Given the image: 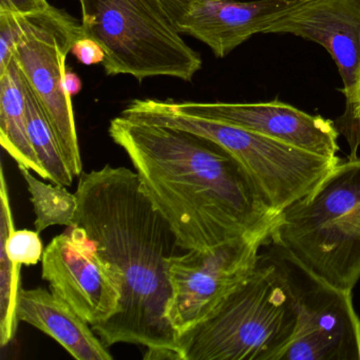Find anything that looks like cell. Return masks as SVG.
Instances as JSON below:
<instances>
[{"label": "cell", "instance_id": "cell-1", "mask_svg": "<svg viewBox=\"0 0 360 360\" xmlns=\"http://www.w3.org/2000/svg\"><path fill=\"white\" fill-rule=\"evenodd\" d=\"M109 136L127 153L183 250H210L239 238L271 239L280 214L218 143L123 115L111 121Z\"/></svg>", "mask_w": 360, "mask_h": 360}, {"label": "cell", "instance_id": "cell-2", "mask_svg": "<svg viewBox=\"0 0 360 360\" xmlns=\"http://www.w3.org/2000/svg\"><path fill=\"white\" fill-rule=\"evenodd\" d=\"M77 225L121 277L119 311L94 326L106 347H147L145 359L181 360L180 337L165 316L170 296L166 263L185 252L169 223L129 168L104 166L79 176Z\"/></svg>", "mask_w": 360, "mask_h": 360}, {"label": "cell", "instance_id": "cell-3", "mask_svg": "<svg viewBox=\"0 0 360 360\" xmlns=\"http://www.w3.org/2000/svg\"><path fill=\"white\" fill-rule=\"evenodd\" d=\"M296 321L283 259L260 256L214 315L181 337V360H281Z\"/></svg>", "mask_w": 360, "mask_h": 360}, {"label": "cell", "instance_id": "cell-4", "mask_svg": "<svg viewBox=\"0 0 360 360\" xmlns=\"http://www.w3.org/2000/svg\"><path fill=\"white\" fill-rule=\"evenodd\" d=\"M271 241L303 271L352 292L360 279V159L336 167L280 214Z\"/></svg>", "mask_w": 360, "mask_h": 360}, {"label": "cell", "instance_id": "cell-5", "mask_svg": "<svg viewBox=\"0 0 360 360\" xmlns=\"http://www.w3.org/2000/svg\"><path fill=\"white\" fill-rule=\"evenodd\" d=\"M79 1L84 37L104 48L109 77L191 82L201 70V56L185 43L161 0Z\"/></svg>", "mask_w": 360, "mask_h": 360}, {"label": "cell", "instance_id": "cell-6", "mask_svg": "<svg viewBox=\"0 0 360 360\" xmlns=\"http://www.w3.org/2000/svg\"><path fill=\"white\" fill-rule=\"evenodd\" d=\"M121 115L195 132L224 147L245 168L269 205L281 214L311 195L339 160H330L231 124L186 115L170 101L134 100Z\"/></svg>", "mask_w": 360, "mask_h": 360}, {"label": "cell", "instance_id": "cell-7", "mask_svg": "<svg viewBox=\"0 0 360 360\" xmlns=\"http://www.w3.org/2000/svg\"><path fill=\"white\" fill-rule=\"evenodd\" d=\"M20 20L22 34L13 60L43 106L71 174L81 176L83 162L65 75L67 56L75 41L84 37L82 22L53 6L41 13L20 16Z\"/></svg>", "mask_w": 360, "mask_h": 360}, {"label": "cell", "instance_id": "cell-8", "mask_svg": "<svg viewBox=\"0 0 360 360\" xmlns=\"http://www.w3.org/2000/svg\"><path fill=\"white\" fill-rule=\"evenodd\" d=\"M262 238H239L210 250H185L166 263L165 316L179 337L210 319L258 264Z\"/></svg>", "mask_w": 360, "mask_h": 360}, {"label": "cell", "instance_id": "cell-9", "mask_svg": "<svg viewBox=\"0 0 360 360\" xmlns=\"http://www.w3.org/2000/svg\"><path fill=\"white\" fill-rule=\"evenodd\" d=\"M280 256L290 274L297 314L281 360H360V319L352 292L334 288Z\"/></svg>", "mask_w": 360, "mask_h": 360}, {"label": "cell", "instance_id": "cell-10", "mask_svg": "<svg viewBox=\"0 0 360 360\" xmlns=\"http://www.w3.org/2000/svg\"><path fill=\"white\" fill-rule=\"evenodd\" d=\"M41 277L50 290L90 326L119 311L122 279L101 257L96 242L81 226L56 236L44 250Z\"/></svg>", "mask_w": 360, "mask_h": 360}, {"label": "cell", "instance_id": "cell-11", "mask_svg": "<svg viewBox=\"0 0 360 360\" xmlns=\"http://www.w3.org/2000/svg\"><path fill=\"white\" fill-rule=\"evenodd\" d=\"M264 34H292L321 45L343 83L342 131L353 120L360 89V0H296Z\"/></svg>", "mask_w": 360, "mask_h": 360}, {"label": "cell", "instance_id": "cell-12", "mask_svg": "<svg viewBox=\"0 0 360 360\" xmlns=\"http://www.w3.org/2000/svg\"><path fill=\"white\" fill-rule=\"evenodd\" d=\"M176 110L238 126L330 160H339L336 124L280 101L261 103L174 102Z\"/></svg>", "mask_w": 360, "mask_h": 360}, {"label": "cell", "instance_id": "cell-13", "mask_svg": "<svg viewBox=\"0 0 360 360\" xmlns=\"http://www.w3.org/2000/svg\"><path fill=\"white\" fill-rule=\"evenodd\" d=\"M296 0H202L193 4L176 24L181 34L205 44L223 58L266 29Z\"/></svg>", "mask_w": 360, "mask_h": 360}, {"label": "cell", "instance_id": "cell-14", "mask_svg": "<svg viewBox=\"0 0 360 360\" xmlns=\"http://www.w3.org/2000/svg\"><path fill=\"white\" fill-rule=\"evenodd\" d=\"M18 317L20 322H27L52 337L75 359H113L92 326L51 290L22 288Z\"/></svg>", "mask_w": 360, "mask_h": 360}, {"label": "cell", "instance_id": "cell-15", "mask_svg": "<svg viewBox=\"0 0 360 360\" xmlns=\"http://www.w3.org/2000/svg\"><path fill=\"white\" fill-rule=\"evenodd\" d=\"M0 144L18 165L48 180L29 138L24 77L14 60L0 73Z\"/></svg>", "mask_w": 360, "mask_h": 360}, {"label": "cell", "instance_id": "cell-16", "mask_svg": "<svg viewBox=\"0 0 360 360\" xmlns=\"http://www.w3.org/2000/svg\"><path fill=\"white\" fill-rule=\"evenodd\" d=\"M27 119L31 144L39 163L47 172L48 180L53 184L71 186L75 176L69 169L51 123L26 79Z\"/></svg>", "mask_w": 360, "mask_h": 360}, {"label": "cell", "instance_id": "cell-17", "mask_svg": "<svg viewBox=\"0 0 360 360\" xmlns=\"http://www.w3.org/2000/svg\"><path fill=\"white\" fill-rule=\"evenodd\" d=\"M20 174L26 181L30 201L34 208V226L37 233L54 225L73 227L77 225L79 199L75 193H69L66 186L46 184L30 174V169L18 165Z\"/></svg>", "mask_w": 360, "mask_h": 360}, {"label": "cell", "instance_id": "cell-18", "mask_svg": "<svg viewBox=\"0 0 360 360\" xmlns=\"http://www.w3.org/2000/svg\"><path fill=\"white\" fill-rule=\"evenodd\" d=\"M22 34L20 15L0 12V73L13 60L14 52Z\"/></svg>", "mask_w": 360, "mask_h": 360}, {"label": "cell", "instance_id": "cell-19", "mask_svg": "<svg viewBox=\"0 0 360 360\" xmlns=\"http://www.w3.org/2000/svg\"><path fill=\"white\" fill-rule=\"evenodd\" d=\"M71 53L79 60L81 64L86 66L91 65L103 64L106 58L104 48L89 37H81L75 41L71 49Z\"/></svg>", "mask_w": 360, "mask_h": 360}, {"label": "cell", "instance_id": "cell-20", "mask_svg": "<svg viewBox=\"0 0 360 360\" xmlns=\"http://www.w3.org/2000/svg\"><path fill=\"white\" fill-rule=\"evenodd\" d=\"M48 0H0V12L27 16L49 9Z\"/></svg>", "mask_w": 360, "mask_h": 360}, {"label": "cell", "instance_id": "cell-21", "mask_svg": "<svg viewBox=\"0 0 360 360\" xmlns=\"http://www.w3.org/2000/svg\"><path fill=\"white\" fill-rule=\"evenodd\" d=\"M198 1H202V0H161V3L163 4L166 11L168 12L176 26L179 20L188 11L189 8Z\"/></svg>", "mask_w": 360, "mask_h": 360}, {"label": "cell", "instance_id": "cell-22", "mask_svg": "<svg viewBox=\"0 0 360 360\" xmlns=\"http://www.w3.org/2000/svg\"><path fill=\"white\" fill-rule=\"evenodd\" d=\"M360 115V89L359 94H358L357 104H356L355 111H354L353 120H352L351 124H349V128L345 130V138L349 141V146L352 148V157L351 159H355L356 153H357L358 146L360 145V139L358 138L357 131H356V119L358 115Z\"/></svg>", "mask_w": 360, "mask_h": 360}, {"label": "cell", "instance_id": "cell-23", "mask_svg": "<svg viewBox=\"0 0 360 360\" xmlns=\"http://www.w3.org/2000/svg\"><path fill=\"white\" fill-rule=\"evenodd\" d=\"M82 81L79 79V75L73 71L66 70V75H65V88H66L67 94L72 98V96H77L81 92Z\"/></svg>", "mask_w": 360, "mask_h": 360}, {"label": "cell", "instance_id": "cell-24", "mask_svg": "<svg viewBox=\"0 0 360 360\" xmlns=\"http://www.w3.org/2000/svg\"><path fill=\"white\" fill-rule=\"evenodd\" d=\"M356 131H357L358 138L360 139V115L356 119Z\"/></svg>", "mask_w": 360, "mask_h": 360}]
</instances>
